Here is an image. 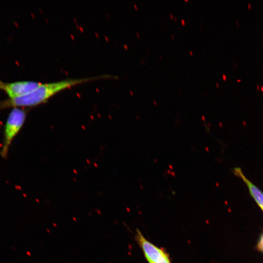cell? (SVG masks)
<instances>
[{"label": "cell", "instance_id": "cell-1", "mask_svg": "<svg viewBox=\"0 0 263 263\" xmlns=\"http://www.w3.org/2000/svg\"><path fill=\"white\" fill-rule=\"evenodd\" d=\"M111 77L112 76L106 75L85 78L66 79L50 83H41L36 89L26 94L0 101V110L9 108L23 109L34 107L45 102L54 95L63 90L84 82Z\"/></svg>", "mask_w": 263, "mask_h": 263}, {"label": "cell", "instance_id": "cell-2", "mask_svg": "<svg viewBox=\"0 0 263 263\" xmlns=\"http://www.w3.org/2000/svg\"><path fill=\"white\" fill-rule=\"evenodd\" d=\"M27 112L23 108H12L4 127L3 137L0 156L6 159L10 147L15 138L21 129L26 118Z\"/></svg>", "mask_w": 263, "mask_h": 263}, {"label": "cell", "instance_id": "cell-3", "mask_svg": "<svg viewBox=\"0 0 263 263\" xmlns=\"http://www.w3.org/2000/svg\"><path fill=\"white\" fill-rule=\"evenodd\" d=\"M135 239L149 263H171L166 251L148 241L138 229L136 230Z\"/></svg>", "mask_w": 263, "mask_h": 263}, {"label": "cell", "instance_id": "cell-4", "mask_svg": "<svg viewBox=\"0 0 263 263\" xmlns=\"http://www.w3.org/2000/svg\"><path fill=\"white\" fill-rule=\"evenodd\" d=\"M41 83L34 81L5 82L0 80V90L5 93L8 98H14L31 92Z\"/></svg>", "mask_w": 263, "mask_h": 263}, {"label": "cell", "instance_id": "cell-5", "mask_svg": "<svg viewBox=\"0 0 263 263\" xmlns=\"http://www.w3.org/2000/svg\"><path fill=\"white\" fill-rule=\"evenodd\" d=\"M233 172L245 183L250 195L263 211V192L245 177L240 168H234Z\"/></svg>", "mask_w": 263, "mask_h": 263}, {"label": "cell", "instance_id": "cell-6", "mask_svg": "<svg viewBox=\"0 0 263 263\" xmlns=\"http://www.w3.org/2000/svg\"><path fill=\"white\" fill-rule=\"evenodd\" d=\"M258 246L259 249L263 252V233L260 237L258 242Z\"/></svg>", "mask_w": 263, "mask_h": 263}]
</instances>
